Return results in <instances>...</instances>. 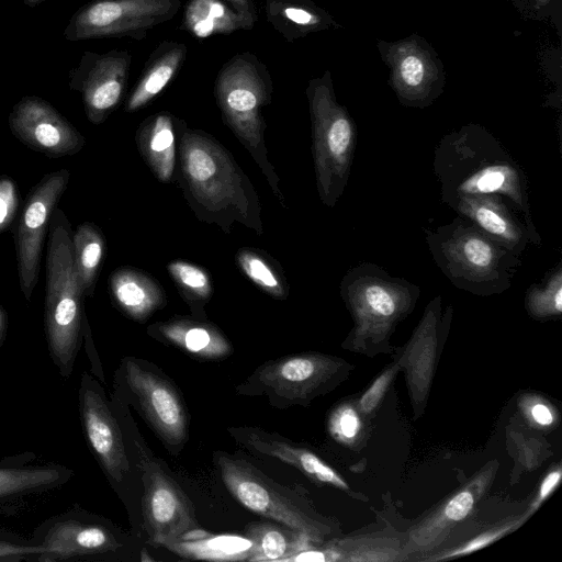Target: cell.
I'll list each match as a JSON object with an SVG mask.
<instances>
[{
    "label": "cell",
    "instance_id": "e575fe53",
    "mask_svg": "<svg viewBox=\"0 0 562 562\" xmlns=\"http://www.w3.org/2000/svg\"><path fill=\"white\" fill-rule=\"evenodd\" d=\"M364 422L355 398H346L335 405L327 418L330 437L342 446L352 448L363 436Z\"/></svg>",
    "mask_w": 562,
    "mask_h": 562
},
{
    "label": "cell",
    "instance_id": "f546056e",
    "mask_svg": "<svg viewBox=\"0 0 562 562\" xmlns=\"http://www.w3.org/2000/svg\"><path fill=\"white\" fill-rule=\"evenodd\" d=\"M179 29L195 38L249 31L243 16L224 0H189Z\"/></svg>",
    "mask_w": 562,
    "mask_h": 562
},
{
    "label": "cell",
    "instance_id": "7a4b0ae2",
    "mask_svg": "<svg viewBox=\"0 0 562 562\" xmlns=\"http://www.w3.org/2000/svg\"><path fill=\"white\" fill-rule=\"evenodd\" d=\"M179 133L181 187L195 215L227 233L238 222L261 234L259 198L229 151L183 121Z\"/></svg>",
    "mask_w": 562,
    "mask_h": 562
},
{
    "label": "cell",
    "instance_id": "8fae6325",
    "mask_svg": "<svg viewBox=\"0 0 562 562\" xmlns=\"http://www.w3.org/2000/svg\"><path fill=\"white\" fill-rule=\"evenodd\" d=\"M116 383L119 401L132 405L168 453L178 457L189 440L191 418L176 382L156 363L126 357Z\"/></svg>",
    "mask_w": 562,
    "mask_h": 562
},
{
    "label": "cell",
    "instance_id": "d4e9b609",
    "mask_svg": "<svg viewBox=\"0 0 562 562\" xmlns=\"http://www.w3.org/2000/svg\"><path fill=\"white\" fill-rule=\"evenodd\" d=\"M403 548L390 537H347L325 540L297 552L286 562L296 561H395Z\"/></svg>",
    "mask_w": 562,
    "mask_h": 562
},
{
    "label": "cell",
    "instance_id": "836d02e7",
    "mask_svg": "<svg viewBox=\"0 0 562 562\" xmlns=\"http://www.w3.org/2000/svg\"><path fill=\"white\" fill-rule=\"evenodd\" d=\"M236 261L245 276L270 296L284 300L289 290L285 279L277 263L263 252L243 248L236 255Z\"/></svg>",
    "mask_w": 562,
    "mask_h": 562
},
{
    "label": "cell",
    "instance_id": "e0dca14e",
    "mask_svg": "<svg viewBox=\"0 0 562 562\" xmlns=\"http://www.w3.org/2000/svg\"><path fill=\"white\" fill-rule=\"evenodd\" d=\"M12 134L26 147L50 158L75 155L83 136L46 101L29 97L16 103L9 116Z\"/></svg>",
    "mask_w": 562,
    "mask_h": 562
},
{
    "label": "cell",
    "instance_id": "5b68a950",
    "mask_svg": "<svg viewBox=\"0 0 562 562\" xmlns=\"http://www.w3.org/2000/svg\"><path fill=\"white\" fill-rule=\"evenodd\" d=\"M273 83L265 63L250 52L237 53L218 70L214 97L224 123L246 147L282 205L279 177L268 159L262 110L270 104Z\"/></svg>",
    "mask_w": 562,
    "mask_h": 562
},
{
    "label": "cell",
    "instance_id": "cb8c5ba5",
    "mask_svg": "<svg viewBox=\"0 0 562 562\" xmlns=\"http://www.w3.org/2000/svg\"><path fill=\"white\" fill-rule=\"evenodd\" d=\"M109 288L116 306L130 318L144 323L167 303L158 282L139 270L123 267L109 279Z\"/></svg>",
    "mask_w": 562,
    "mask_h": 562
},
{
    "label": "cell",
    "instance_id": "4dcf8cb0",
    "mask_svg": "<svg viewBox=\"0 0 562 562\" xmlns=\"http://www.w3.org/2000/svg\"><path fill=\"white\" fill-rule=\"evenodd\" d=\"M72 250L83 293L92 296L105 254L102 232L92 223H82L72 233Z\"/></svg>",
    "mask_w": 562,
    "mask_h": 562
},
{
    "label": "cell",
    "instance_id": "83f0119b",
    "mask_svg": "<svg viewBox=\"0 0 562 562\" xmlns=\"http://www.w3.org/2000/svg\"><path fill=\"white\" fill-rule=\"evenodd\" d=\"M162 548L188 560L250 562L254 554V544L244 535H214L203 528L186 538L167 541Z\"/></svg>",
    "mask_w": 562,
    "mask_h": 562
},
{
    "label": "cell",
    "instance_id": "ffe728a7",
    "mask_svg": "<svg viewBox=\"0 0 562 562\" xmlns=\"http://www.w3.org/2000/svg\"><path fill=\"white\" fill-rule=\"evenodd\" d=\"M445 204L516 256L520 257L532 244L524 220L499 194L457 195Z\"/></svg>",
    "mask_w": 562,
    "mask_h": 562
},
{
    "label": "cell",
    "instance_id": "f6af8a7d",
    "mask_svg": "<svg viewBox=\"0 0 562 562\" xmlns=\"http://www.w3.org/2000/svg\"><path fill=\"white\" fill-rule=\"evenodd\" d=\"M140 561L142 562H151V561H154V559L148 555V552H147V550L145 548H143L142 551H140Z\"/></svg>",
    "mask_w": 562,
    "mask_h": 562
},
{
    "label": "cell",
    "instance_id": "4316f807",
    "mask_svg": "<svg viewBox=\"0 0 562 562\" xmlns=\"http://www.w3.org/2000/svg\"><path fill=\"white\" fill-rule=\"evenodd\" d=\"M180 120L168 112L148 116L136 133L138 149L161 182H169L176 166V132Z\"/></svg>",
    "mask_w": 562,
    "mask_h": 562
},
{
    "label": "cell",
    "instance_id": "7c38bea8",
    "mask_svg": "<svg viewBox=\"0 0 562 562\" xmlns=\"http://www.w3.org/2000/svg\"><path fill=\"white\" fill-rule=\"evenodd\" d=\"M376 48L389 69L387 83L407 108L430 106L445 91L447 77L441 58L422 35L396 41L376 40Z\"/></svg>",
    "mask_w": 562,
    "mask_h": 562
},
{
    "label": "cell",
    "instance_id": "9c48e42d",
    "mask_svg": "<svg viewBox=\"0 0 562 562\" xmlns=\"http://www.w3.org/2000/svg\"><path fill=\"white\" fill-rule=\"evenodd\" d=\"M83 296L74 261L70 223L56 207L48 226L45 324L52 352L63 366L72 361L80 344Z\"/></svg>",
    "mask_w": 562,
    "mask_h": 562
},
{
    "label": "cell",
    "instance_id": "1f68e13d",
    "mask_svg": "<svg viewBox=\"0 0 562 562\" xmlns=\"http://www.w3.org/2000/svg\"><path fill=\"white\" fill-rule=\"evenodd\" d=\"M167 269L192 316L206 319L204 307L213 292L209 273L199 266L181 260L170 262Z\"/></svg>",
    "mask_w": 562,
    "mask_h": 562
},
{
    "label": "cell",
    "instance_id": "ab89813d",
    "mask_svg": "<svg viewBox=\"0 0 562 562\" xmlns=\"http://www.w3.org/2000/svg\"><path fill=\"white\" fill-rule=\"evenodd\" d=\"M519 405L527 420L538 428H551L557 422L554 406L540 396H524Z\"/></svg>",
    "mask_w": 562,
    "mask_h": 562
},
{
    "label": "cell",
    "instance_id": "2e32d148",
    "mask_svg": "<svg viewBox=\"0 0 562 562\" xmlns=\"http://www.w3.org/2000/svg\"><path fill=\"white\" fill-rule=\"evenodd\" d=\"M497 469L496 461L488 462L413 525L407 532L403 555L424 553L437 548L485 495L495 479Z\"/></svg>",
    "mask_w": 562,
    "mask_h": 562
},
{
    "label": "cell",
    "instance_id": "52a82bcc",
    "mask_svg": "<svg viewBox=\"0 0 562 562\" xmlns=\"http://www.w3.org/2000/svg\"><path fill=\"white\" fill-rule=\"evenodd\" d=\"M117 402L123 406L120 425L127 452L144 487L140 512L146 543L162 547L167 541L186 538L202 529L192 501L166 462L150 450L126 405Z\"/></svg>",
    "mask_w": 562,
    "mask_h": 562
},
{
    "label": "cell",
    "instance_id": "f1b7e54d",
    "mask_svg": "<svg viewBox=\"0 0 562 562\" xmlns=\"http://www.w3.org/2000/svg\"><path fill=\"white\" fill-rule=\"evenodd\" d=\"M243 535L254 544L250 562H286L297 552L316 544L303 533L270 519L247 524Z\"/></svg>",
    "mask_w": 562,
    "mask_h": 562
},
{
    "label": "cell",
    "instance_id": "ee69618b",
    "mask_svg": "<svg viewBox=\"0 0 562 562\" xmlns=\"http://www.w3.org/2000/svg\"><path fill=\"white\" fill-rule=\"evenodd\" d=\"M4 326H5V316H4L3 310L0 305V340L3 336Z\"/></svg>",
    "mask_w": 562,
    "mask_h": 562
},
{
    "label": "cell",
    "instance_id": "f35d334b",
    "mask_svg": "<svg viewBox=\"0 0 562 562\" xmlns=\"http://www.w3.org/2000/svg\"><path fill=\"white\" fill-rule=\"evenodd\" d=\"M56 473L53 471L0 470V496L21 492L52 482Z\"/></svg>",
    "mask_w": 562,
    "mask_h": 562
},
{
    "label": "cell",
    "instance_id": "30bf717a",
    "mask_svg": "<svg viewBox=\"0 0 562 562\" xmlns=\"http://www.w3.org/2000/svg\"><path fill=\"white\" fill-rule=\"evenodd\" d=\"M353 366L342 358L305 351L267 360L235 386L238 395L266 397L270 406L286 409L307 407L344 381Z\"/></svg>",
    "mask_w": 562,
    "mask_h": 562
},
{
    "label": "cell",
    "instance_id": "4fadbf2b",
    "mask_svg": "<svg viewBox=\"0 0 562 562\" xmlns=\"http://www.w3.org/2000/svg\"><path fill=\"white\" fill-rule=\"evenodd\" d=\"M452 306L442 312L440 295L429 301L407 342L393 348L394 360L404 372L414 418L420 417L428 403L434 375L448 336Z\"/></svg>",
    "mask_w": 562,
    "mask_h": 562
},
{
    "label": "cell",
    "instance_id": "9a60e30c",
    "mask_svg": "<svg viewBox=\"0 0 562 562\" xmlns=\"http://www.w3.org/2000/svg\"><path fill=\"white\" fill-rule=\"evenodd\" d=\"M180 7V0H97L77 14L68 37L143 40L150 30L172 20Z\"/></svg>",
    "mask_w": 562,
    "mask_h": 562
},
{
    "label": "cell",
    "instance_id": "603a6c76",
    "mask_svg": "<svg viewBox=\"0 0 562 562\" xmlns=\"http://www.w3.org/2000/svg\"><path fill=\"white\" fill-rule=\"evenodd\" d=\"M267 22L289 43L314 33L344 27L313 0H262Z\"/></svg>",
    "mask_w": 562,
    "mask_h": 562
},
{
    "label": "cell",
    "instance_id": "d590c367",
    "mask_svg": "<svg viewBox=\"0 0 562 562\" xmlns=\"http://www.w3.org/2000/svg\"><path fill=\"white\" fill-rule=\"evenodd\" d=\"M526 520H528V517L525 514H520L519 516L506 518L502 521H498L491 528L485 529L480 535L469 539L468 541H464L463 543H461L454 548L440 551L438 553H435L432 555H429L427 558L419 559V560L436 562V561H445V560H449V559H454V558H459L462 555H468L470 553H473L477 550H481V549L494 543L498 539L515 531Z\"/></svg>",
    "mask_w": 562,
    "mask_h": 562
},
{
    "label": "cell",
    "instance_id": "60d3db41",
    "mask_svg": "<svg viewBox=\"0 0 562 562\" xmlns=\"http://www.w3.org/2000/svg\"><path fill=\"white\" fill-rule=\"evenodd\" d=\"M19 206L20 194L15 182L10 177H0V233L11 225Z\"/></svg>",
    "mask_w": 562,
    "mask_h": 562
},
{
    "label": "cell",
    "instance_id": "d6a6232c",
    "mask_svg": "<svg viewBox=\"0 0 562 562\" xmlns=\"http://www.w3.org/2000/svg\"><path fill=\"white\" fill-rule=\"evenodd\" d=\"M525 308L530 317L538 321L553 319L562 315L561 261L539 283H533L527 289Z\"/></svg>",
    "mask_w": 562,
    "mask_h": 562
},
{
    "label": "cell",
    "instance_id": "5bb4252c",
    "mask_svg": "<svg viewBox=\"0 0 562 562\" xmlns=\"http://www.w3.org/2000/svg\"><path fill=\"white\" fill-rule=\"evenodd\" d=\"M70 179L67 169L45 175L32 188L21 212L16 234L15 251L21 291L30 300L38 281L45 236L57 203Z\"/></svg>",
    "mask_w": 562,
    "mask_h": 562
},
{
    "label": "cell",
    "instance_id": "bcb514c9",
    "mask_svg": "<svg viewBox=\"0 0 562 562\" xmlns=\"http://www.w3.org/2000/svg\"><path fill=\"white\" fill-rule=\"evenodd\" d=\"M25 1H26V2H29V3H36V2H38L40 0H25Z\"/></svg>",
    "mask_w": 562,
    "mask_h": 562
},
{
    "label": "cell",
    "instance_id": "8992f818",
    "mask_svg": "<svg viewBox=\"0 0 562 562\" xmlns=\"http://www.w3.org/2000/svg\"><path fill=\"white\" fill-rule=\"evenodd\" d=\"M213 463L228 493L248 510L290 527L319 544L334 525L314 508L301 485H282L246 458L223 450Z\"/></svg>",
    "mask_w": 562,
    "mask_h": 562
},
{
    "label": "cell",
    "instance_id": "d6986e66",
    "mask_svg": "<svg viewBox=\"0 0 562 562\" xmlns=\"http://www.w3.org/2000/svg\"><path fill=\"white\" fill-rule=\"evenodd\" d=\"M81 415L88 441L112 484H123L131 461L119 419L99 385L85 387Z\"/></svg>",
    "mask_w": 562,
    "mask_h": 562
},
{
    "label": "cell",
    "instance_id": "3957f363",
    "mask_svg": "<svg viewBox=\"0 0 562 562\" xmlns=\"http://www.w3.org/2000/svg\"><path fill=\"white\" fill-rule=\"evenodd\" d=\"M339 289L353 321L341 347L370 358L392 353L391 337L397 325L413 313L420 288L390 274L381 266L363 261L345 273Z\"/></svg>",
    "mask_w": 562,
    "mask_h": 562
},
{
    "label": "cell",
    "instance_id": "484cf974",
    "mask_svg": "<svg viewBox=\"0 0 562 562\" xmlns=\"http://www.w3.org/2000/svg\"><path fill=\"white\" fill-rule=\"evenodd\" d=\"M187 46L180 42L162 41L149 55L140 77L132 90L125 111L146 106L175 79L187 58Z\"/></svg>",
    "mask_w": 562,
    "mask_h": 562
},
{
    "label": "cell",
    "instance_id": "7bdbcfd3",
    "mask_svg": "<svg viewBox=\"0 0 562 562\" xmlns=\"http://www.w3.org/2000/svg\"><path fill=\"white\" fill-rule=\"evenodd\" d=\"M234 8L245 20L249 30L258 20V11L254 0H224Z\"/></svg>",
    "mask_w": 562,
    "mask_h": 562
},
{
    "label": "cell",
    "instance_id": "ac0fdd59",
    "mask_svg": "<svg viewBox=\"0 0 562 562\" xmlns=\"http://www.w3.org/2000/svg\"><path fill=\"white\" fill-rule=\"evenodd\" d=\"M226 431L237 445L255 456L278 459L315 484L349 491L346 480L304 442L256 426H231Z\"/></svg>",
    "mask_w": 562,
    "mask_h": 562
},
{
    "label": "cell",
    "instance_id": "ba28073f",
    "mask_svg": "<svg viewBox=\"0 0 562 562\" xmlns=\"http://www.w3.org/2000/svg\"><path fill=\"white\" fill-rule=\"evenodd\" d=\"M305 94L318 195L323 204L334 207L349 181L357 127L347 108L337 101L329 70L310 79Z\"/></svg>",
    "mask_w": 562,
    "mask_h": 562
},
{
    "label": "cell",
    "instance_id": "277c9868",
    "mask_svg": "<svg viewBox=\"0 0 562 562\" xmlns=\"http://www.w3.org/2000/svg\"><path fill=\"white\" fill-rule=\"evenodd\" d=\"M431 257L457 289L477 296L507 291L522 262L470 221L456 216L435 229L424 228Z\"/></svg>",
    "mask_w": 562,
    "mask_h": 562
},
{
    "label": "cell",
    "instance_id": "b9f144b4",
    "mask_svg": "<svg viewBox=\"0 0 562 562\" xmlns=\"http://www.w3.org/2000/svg\"><path fill=\"white\" fill-rule=\"evenodd\" d=\"M562 477V469L560 464L553 467L541 481L536 497L529 505L528 509L524 513L528 518L535 514L541 504L551 495L557 488Z\"/></svg>",
    "mask_w": 562,
    "mask_h": 562
},
{
    "label": "cell",
    "instance_id": "7402d4cb",
    "mask_svg": "<svg viewBox=\"0 0 562 562\" xmlns=\"http://www.w3.org/2000/svg\"><path fill=\"white\" fill-rule=\"evenodd\" d=\"M131 63L132 55L127 50H111L90 59L81 89L86 113L92 123H102L120 103Z\"/></svg>",
    "mask_w": 562,
    "mask_h": 562
},
{
    "label": "cell",
    "instance_id": "74e56055",
    "mask_svg": "<svg viewBox=\"0 0 562 562\" xmlns=\"http://www.w3.org/2000/svg\"><path fill=\"white\" fill-rule=\"evenodd\" d=\"M527 20L547 22L562 35V0H509Z\"/></svg>",
    "mask_w": 562,
    "mask_h": 562
},
{
    "label": "cell",
    "instance_id": "6da1fadb",
    "mask_svg": "<svg viewBox=\"0 0 562 562\" xmlns=\"http://www.w3.org/2000/svg\"><path fill=\"white\" fill-rule=\"evenodd\" d=\"M432 170L441 202L457 195L499 194L521 214L532 244L541 245L531 216L527 175L485 126L469 123L443 135L434 150Z\"/></svg>",
    "mask_w": 562,
    "mask_h": 562
},
{
    "label": "cell",
    "instance_id": "8d00e7d4",
    "mask_svg": "<svg viewBox=\"0 0 562 562\" xmlns=\"http://www.w3.org/2000/svg\"><path fill=\"white\" fill-rule=\"evenodd\" d=\"M400 371V364L393 360L361 394L357 401V406L366 420H369L376 414L386 392Z\"/></svg>",
    "mask_w": 562,
    "mask_h": 562
},
{
    "label": "cell",
    "instance_id": "44dd1931",
    "mask_svg": "<svg viewBox=\"0 0 562 562\" xmlns=\"http://www.w3.org/2000/svg\"><path fill=\"white\" fill-rule=\"evenodd\" d=\"M149 337L173 347L198 361H220L234 348L224 333L213 323L194 316H173L146 329Z\"/></svg>",
    "mask_w": 562,
    "mask_h": 562
}]
</instances>
